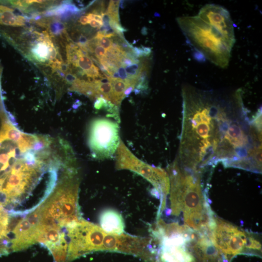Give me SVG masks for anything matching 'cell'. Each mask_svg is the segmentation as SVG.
<instances>
[{"mask_svg": "<svg viewBox=\"0 0 262 262\" xmlns=\"http://www.w3.org/2000/svg\"><path fill=\"white\" fill-rule=\"evenodd\" d=\"M51 39L49 33L45 31L33 45L31 52L33 57L38 61L45 62L49 59V41Z\"/></svg>", "mask_w": 262, "mask_h": 262, "instance_id": "obj_12", "label": "cell"}, {"mask_svg": "<svg viewBox=\"0 0 262 262\" xmlns=\"http://www.w3.org/2000/svg\"><path fill=\"white\" fill-rule=\"evenodd\" d=\"M117 72L120 79L124 81L128 86L130 78H128L124 67L123 66L118 67Z\"/></svg>", "mask_w": 262, "mask_h": 262, "instance_id": "obj_17", "label": "cell"}, {"mask_svg": "<svg viewBox=\"0 0 262 262\" xmlns=\"http://www.w3.org/2000/svg\"><path fill=\"white\" fill-rule=\"evenodd\" d=\"M141 48L145 54V57L149 56L151 53V49L149 47H146L141 46Z\"/></svg>", "mask_w": 262, "mask_h": 262, "instance_id": "obj_23", "label": "cell"}, {"mask_svg": "<svg viewBox=\"0 0 262 262\" xmlns=\"http://www.w3.org/2000/svg\"><path fill=\"white\" fill-rule=\"evenodd\" d=\"M115 161L116 169L129 170L137 173L154 186L155 193L160 200L158 213L159 216L165 208L166 196L169 193L170 181L168 173L161 168L150 165L139 159L121 139L115 152Z\"/></svg>", "mask_w": 262, "mask_h": 262, "instance_id": "obj_6", "label": "cell"}, {"mask_svg": "<svg viewBox=\"0 0 262 262\" xmlns=\"http://www.w3.org/2000/svg\"><path fill=\"white\" fill-rule=\"evenodd\" d=\"M79 183L76 166L65 167L52 192L36 209L39 226L62 231L82 219L78 203Z\"/></svg>", "mask_w": 262, "mask_h": 262, "instance_id": "obj_3", "label": "cell"}, {"mask_svg": "<svg viewBox=\"0 0 262 262\" xmlns=\"http://www.w3.org/2000/svg\"><path fill=\"white\" fill-rule=\"evenodd\" d=\"M107 232L100 227L82 219L66 227L68 251L66 262L97 251H102Z\"/></svg>", "mask_w": 262, "mask_h": 262, "instance_id": "obj_7", "label": "cell"}, {"mask_svg": "<svg viewBox=\"0 0 262 262\" xmlns=\"http://www.w3.org/2000/svg\"><path fill=\"white\" fill-rule=\"evenodd\" d=\"M119 125L115 121L96 118L89 124L88 143L92 156L98 160L111 158L120 143Z\"/></svg>", "mask_w": 262, "mask_h": 262, "instance_id": "obj_8", "label": "cell"}, {"mask_svg": "<svg viewBox=\"0 0 262 262\" xmlns=\"http://www.w3.org/2000/svg\"><path fill=\"white\" fill-rule=\"evenodd\" d=\"M177 20L187 42L197 53L220 67L228 66L235 42L197 15L180 17Z\"/></svg>", "mask_w": 262, "mask_h": 262, "instance_id": "obj_4", "label": "cell"}, {"mask_svg": "<svg viewBox=\"0 0 262 262\" xmlns=\"http://www.w3.org/2000/svg\"><path fill=\"white\" fill-rule=\"evenodd\" d=\"M90 19L87 16H81L79 19V22L83 25H85L89 23Z\"/></svg>", "mask_w": 262, "mask_h": 262, "instance_id": "obj_22", "label": "cell"}, {"mask_svg": "<svg viewBox=\"0 0 262 262\" xmlns=\"http://www.w3.org/2000/svg\"><path fill=\"white\" fill-rule=\"evenodd\" d=\"M12 12L7 11L0 14V24L12 26L25 25V17L21 16H16Z\"/></svg>", "mask_w": 262, "mask_h": 262, "instance_id": "obj_14", "label": "cell"}, {"mask_svg": "<svg viewBox=\"0 0 262 262\" xmlns=\"http://www.w3.org/2000/svg\"><path fill=\"white\" fill-rule=\"evenodd\" d=\"M106 50L101 46H98L95 48L94 53L96 57L99 60L103 58L105 54Z\"/></svg>", "mask_w": 262, "mask_h": 262, "instance_id": "obj_18", "label": "cell"}, {"mask_svg": "<svg viewBox=\"0 0 262 262\" xmlns=\"http://www.w3.org/2000/svg\"><path fill=\"white\" fill-rule=\"evenodd\" d=\"M112 40L105 37H103L99 40V44L106 50L112 47Z\"/></svg>", "mask_w": 262, "mask_h": 262, "instance_id": "obj_19", "label": "cell"}, {"mask_svg": "<svg viewBox=\"0 0 262 262\" xmlns=\"http://www.w3.org/2000/svg\"><path fill=\"white\" fill-rule=\"evenodd\" d=\"M80 11V10L71 2H65L60 5L50 7L44 13V15L47 16H61L67 17Z\"/></svg>", "mask_w": 262, "mask_h": 262, "instance_id": "obj_13", "label": "cell"}, {"mask_svg": "<svg viewBox=\"0 0 262 262\" xmlns=\"http://www.w3.org/2000/svg\"><path fill=\"white\" fill-rule=\"evenodd\" d=\"M214 246L230 260L240 254L261 256L262 245L252 234L213 216L209 226Z\"/></svg>", "mask_w": 262, "mask_h": 262, "instance_id": "obj_5", "label": "cell"}, {"mask_svg": "<svg viewBox=\"0 0 262 262\" xmlns=\"http://www.w3.org/2000/svg\"><path fill=\"white\" fill-rule=\"evenodd\" d=\"M78 67L84 73L89 70L94 65L91 58L89 56H82L79 57L78 62Z\"/></svg>", "mask_w": 262, "mask_h": 262, "instance_id": "obj_15", "label": "cell"}, {"mask_svg": "<svg viewBox=\"0 0 262 262\" xmlns=\"http://www.w3.org/2000/svg\"><path fill=\"white\" fill-rule=\"evenodd\" d=\"M195 231L191 232L186 244L194 262H231L214 246L209 234Z\"/></svg>", "mask_w": 262, "mask_h": 262, "instance_id": "obj_9", "label": "cell"}, {"mask_svg": "<svg viewBox=\"0 0 262 262\" xmlns=\"http://www.w3.org/2000/svg\"><path fill=\"white\" fill-rule=\"evenodd\" d=\"M131 52L136 58L145 56V54L142 48H137L136 47H133Z\"/></svg>", "mask_w": 262, "mask_h": 262, "instance_id": "obj_20", "label": "cell"}, {"mask_svg": "<svg viewBox=\"0 0 262 262\" xmlns=\"http://www.w3.org/2000/svg\"><path fill=\"white\" fill-rule=\"evenodd\" d=\"M89 24L91 27L93 28H97L98 29H99L102 26L99 23L94 19L90 21Z\"/></svg>", "mask_w": 262, "mask_h": 262, "instance_id": "obj_24", "label": "cell"}, {"mask_svg": "<svg viewBox=\"0 0 262 262\" xmlns=\"http://www.w3.org/2000/svg\"><path fill=\"white\" fill-rule=\"evenodd\" d=\"M141 33L143 35H146L147 34V28L145 27H143Z\"/></svg>", "mask_w": 262, "mask_h": 262, "instance_id": "obj_27", "label": "cell"}, {"mask_svg": "<svg viewBox=\"0 0 262 262\" xmlns=\"http://www.w3.org/2000/svg\"><path fill=\"white\" fill-rule=\"evenodd\" d=\"M14 11V10L12 8H10L8 7H7V6H4V5H0V14H1V13L5 12V11Z\"/></svg>", "mask_w": 262, "mask_h": 262, "instance_id": "obj_25", "label": "cell"}, {"mask_svg": "<svg viewBox=\"0 0 262 262\" xmlns=\"http://www.w3.org/2000/svg\"><path fill=\"white\" fill-rule=\"evenodd\" d=\"M99 222L100 227L108 233L118 235L123 233V218L120 213L114 210L104 211L100 215Z\"/></svg>", "mask_w": 262, "mask_h": 262, "instance_id": "obj_11", "label": "cell"}, {"mask_svg": "<svg viewBox=\"0 0 262 262\" xmlns=\"http://www.w3.org/2000/svg\"><path fill=\"white\" fill-rule=\"evenodd\" d=\"M197 16L217 28L224 36L235 42L234 27L229 12L222 6L208 4L199 11Z\"/></svg>", "mask_w": 262, "mask_h": 262, "instance_id": "obj_10", "label": "cell"}, {"mask_svg": "<svg viewBox=\"0 0 262 262\" xmlns=\"http://www.w3.org/2000/svg\"><path fill=\"white\" fill-rule=\"evenodd\" d=\"M171 213H183L185 225L201 232L209 230L213 214L202 191L199 173L175 160L168 167Z\"/></svg>", "mask_w": 262, "mask_h": 262, "instance_id": "obj_2", "label": "cell"}, {"mask_svg": "<svg viewBox=\"0 0 262 262\" xmlns=\"http://www.w3.org/2000/svg\"><path fill=\"white\" fill-rule=\"evenodd\" d=\"M182 121L179 157L183 166L199 173L218 163L225 136L237 116L240 100L231 93L203 90L185 85L182 90Z\"/></svg>", "mask_w": 262, "mask_h": 262, "instance_id": "obj_1", "label": "cell"}, {"mask_svg": "<svg viewBox=\"0 0 262 262\" xmlns=\"http://www.w3.org/2000/svg\"><path fill=\"white\" fill-rule=\"evenodd\" d=\"M112 77L115 79H120L117 71H115L113 73Z\"/></svg>", "mask_w": 262, "mask_h": 262, "instance_id": "obj_26", "label": "cell"}, {"mask_svg": "<svg viewBox=\"0 0 262 262\" xmlns=\"http://www.w3.org/2000/svg\"><path fill=\"white\" fill-rule=\"evenodd\" d=\"M77 79L75 75L70 73H67L66 76V80L71 84H72Z\"/></svg>", "mask_w": 262, "mask_h": 262, "instance_id": "obj_21", "label": "cell"}, {"mask_svg": "<svg viewBox=\"0 0 262 262\" xmlns=\"http://www.w3.org/2000/svg\"><path fill=\"white\" fill-rule=\"evenodd\" d=\"M65 29L64 25L60 22L53 23L50 26L51 33L54 34H60Z\"/></svg>", "mask_w": 262, "mask_h": 262, "instance_id": "obj_16", "label": "cell"}]
</instances>
